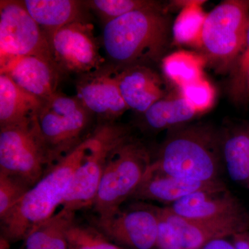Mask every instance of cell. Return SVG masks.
Returning a JSON list of instances; mask_svg holds the SVG:
<instances>
[{
	"mask_svg": "<svg viewBox=\"0 0 249 249\" xmlns=\"http://www.w3.org/2000/svg\"><path fill=\"white\" fill-rule=\"evenodd\" d=\"M151 163L146 148L131 138L116 147L108 158L93 205L97 216L120 209L142 183Z\"/></svg>",
	"mask_w": 249,
	"mask_h": 249,
	"instance_id": "obj_6",
	"label": "cell"
},
{
	"mask_svg": "<svg viewBox=\"0 0 249 249\" xmlns=\"http://www.w3.org/2000/svg\"><path fill=\"white\" fill-rule=\"evenodd\" d=\"M93 226L118 245L135 249L155 248L158 217L154 207L121 210L97 216Z\"/></svg>",
	"mask_w": 249,
	"mask_h": 249,
	"instance_id": "obj_11",
	"label": "cell"
},
{
	"mask_svg": "<svg viewBox=\"0 0 249 249\" xmlns=\"http://www.w3.org/2000/svg\"><path fill=\"white\" fill-rule=\"evenodd\" d=\"M182 95L168 94L149 108L142 115L149 128L163 130L175 128L198 115Z\"/></svg>",
	"mask_w": 249,
	"mask_h": 249,
	"instance_id": "obj_20",
	"label": "cell"
},
{
	"mask_svg": "<svg viewBox=\"0 0 249 249\" xmlns=\"http://www.w3.org/2000/svg\"><path fill=\"white\" fill-rule=\"evenodd\" d=\"M178 91L198 114L209 110L215 98L213 86L204 78L179 88Z\"/></svg>",
	"mask_w": 249,
	"mask_h": 249,
	"instance_id": "obj_27",
	"label": "cell"
},
{
	"mask_svg": "<svg viewBox=\"0 0 249 249\" xmlns=\"http://www.w3.org/2000/svg\"><path fill=\"white\" fill-rule=\"evenodd\" d=\"M93 117L77 96L58 91L44 101L34 122L52 164L56 165L91 135Z\"/></svg>",
	"mask_w": 249,
	"mask_h": 249,
	"instance_id": "obj_4",
	"label": "cell"
},
{
	"mask_svg": "<svg viewBox=\"0 0 249 249\" xmlns=\"http://www.w3.org/2000/svg\"><path fill=\"white\" fill-rule=\"evenodd\" d=\"M91 143L77 168L62 201V209L76 213L93 206L111 151L130 138L127 127L115 122L101 123L91 135Z\"/></svg>",
	"mask_w": 249,
	"mask_h": 249,
	"instance_id": "obj_7",
	"label": "cell"
},
{
	"mask_svg": "<svg viewBox=\"0 0 249 249\" xmlns=\"http://www.w3.org/2000/svg\"><path fill=\"white\" fill-rule=\"evenodd\" d=\"M0 249H11L10 242L2 236L0 237Z\"/></svg>",
	"mask_w": 249,
	"mask_h": 249,
	"instance_id": "obj_34",
	"label": "cell"
},
{
	"mask_svg": "<svg viewBox=\"0 0 249 249\" xmlns=\"http://www.w3.org/2000/svg\"><path fill=\"white\" fill-rule=\"evenodd\" d=\"M24 7L46 35L67 24L87 22L88 8L77 0H24Z\"/></svg>",
	"mask_w": 249,
	"mask_h": 249,
	"instance_id": "obj_19",
	"label": "cell"
},
{
	"mask_svg": "<svg viewBox=\"0 0 249 249\" xmlns=\"http://www.w3.org/2000/svg\"><path fill=\"white\" fill-rule=\"evenodd\" d=\"M169 209L178 215L191 220L249 224L245 209L227 190L195 193L174 203Z\"/></svg>",
	"mask_w": 249,
	"mask_h": 249,
	"instance_id": "obj_13",
	"label": "cell"
},
{
	"mask_svg": "<svg viewBox=\"0 0 249 249\" xmlns=\"http://www.w3.org/2000/svg\"><path fill=\"white\" fill-rule=\"evenodd\" d=\"M203 2L191 1L183 4L172 28L174 40L176 43L200 48L203 28L208 14L201 6Z\"/></svg>",
	"mask_w": 249,
	"mask_h": 249,
	"instance_id": "obj_24",
	"label": "cell"
},
{
	"mask_svg": "<svg viewBox=\"0 0 249 249\" xmlns=\"http://www.w3.org/2000/svg\"><path fill=\"white\" fill-rule=\"evenodd\" d=\"M231 95L236 102H245L249 98V64L233 70L231 83Z\"/></svg>",
	"mask_w": 249,
	"mask_h": 249,
	"instance_id": "obj_30",
	"label": "cell"
},
{
	"mask_svg": "<svg viewBox=\"0 0 249 249\" xmlns=\"http://www.w3.org/2000/svg\"><path fill=\"white\" fill-rule=\"evenodd\" d=\"M170 29L169 17L160 9L139 10L104 24L101 42L109 65L151 67L164 58Z\"/></svg>",
	"mask_w": 249,
	"mask_h": 249,
	"instance_id": "obj_1",
	"label": "cell"
},
{
	"mask_svg": "<svg viewBox=\"0 0 249 249\" xmlns=\"http://www.w3.org/2000/svg\"><path fill=\"white\" fill-rule=\"evenodd\" d=\"M53 166L34 121L29 124L1 127L0 173L17 178L32 188Z\"/></svg>",
	"mask_w": 249,
	"mask_h": 249,
	"instance_id": "obj_8",
	"label": "cell"
},
{
	"mask_svg": "<svg viewBox=\"0 0 249 249\" xmlns=\"http://www.w3.org/2000/svg\"><path fill=\"white\" fill-rule=\"evenodd\" d=\"M43 104L6 73H0V127L32 124Z\"/></svg>",
	"mask_w": 249,
	"mask_h": 249,
	"instance_id": "obj_18",
	"label": "cell"
},
{
	"mask_svg": "<svg viewBox=\"0 0 249 249\" xmlns=\"http://www.w3.org/2000/svg\"><path fill=\"white\" fill-rule=\"evenodd\" d=\"M6 73L27 92L46 101L58 92L65 76L52 59L40 55H27L11 60L1 66Z\"/></svg>",
	"mask_w": 249,
	"mask_h": 249,
	"instance_id": "obj_14",
	"label": "cell"
},
{
	"mask_svg": "<svg viewBox=\"0 0 249 249\" xmlns=\"http://www.w3.org/2000/svg\"><path fill=\"white\" fill-rule=\"evenodd\" d=\"M165 76L178 89L204 78L206 59L200 54L178 51L162 59Z\"/></svg>",
	"mask_w": 249,
	"mask_h": 249,
	"instance_id": "obj_23",
	"label": "cell"
},
{
	"mask_svg": "<svg viewBox=\"0 0 249 249\" xmlns=\"http://www.w3.org/2000/svg\"><path fill=\"white\" fill-rule=\"evenodd\" d=\"M222 150L230 178L249 188V129H237L228 134Z\"/></svg>",
	"mask_w": 249,
	"mask_h": 249,
	"instance_id": "obj_22",
	"label": "cell"
},
{
	"mask_svg": "<svg viewBox=\"0 0 249 249\" xmlns=\"http://www.w3.org/2000/svg\"><path fill=\"white\" fill-rule=\"evenodd\" d=\"M160 213L174 226L182 249H202L211 241L247 231L249 224L191 220L175 214L169 207L159 208Z\"/></svg>",
	"mask_w": 249,
	"mask_h": 249,
	"instance_id": "obj_17",
	"label": "cell"
},
{
	"mask_svg": "<svg viewBox=\"0 0 249 249\" xmlns=\"http://www.w3.org/2000/svg\"><path fill=\"white\" fill-rule=\"evenodd\" d=\"M112 69L129 109L142 115L154 103L168 95L163 78L152 67L135 65Z\"/></svg>",
	"mask_w": 249,
	"mask_h": 249,
	"instance_id": "obj_15",
	"label": "cell"
},
{
	"mask_svg": "<svg viewBox=\"0 0 249 249\" xmlns=\"http://www.w3.org/2000/svg\"><path fill=\"white\" fill-rule=\"evenodd\" d=\"M76 213L60 209L28 234L20 249H68L67 231L75 221Z\"/></svg>",
	"mask_w": 249,
	"mask_h": 249,
	"instance_id": "obj_21",
	"label": "cell"
},
{
	"mask_svg": "<svg viewBox=\"0 0 249 249\" xmlns=\"http://www.w3.org/2000/svg\"><path fill=\"white\" fill-rule=\"evenodd\" d=\"M68 249H124L112 243L95 226L73 224L67 231Z\"/></svg>",
	"mask_w": 249,
	"mask_h": 249,
	"instance_id": "obj_26",
	"label": "cell"
},
{
	"mask_svg": "<svg viewBox=\"0 0 249 249\" xmlns=\"http://www.w3.org/2000/svg\"><path fill=\"white\" fill-rule=\"evenodd\" d=\"M31 188L18 178L0 173V218L4 217Z\"/></svg>",
	"mask_w": 249,
	"mask_h": 249,
	"instance_id": "obj_28",
	"label": "cell"
},
{
	"mask_svg": "<svg viewBox=\"0 0 249 249\" xmlns=\"http://www.w3.org/2000/svg\"><path fill=\"white\" fill-rule=\"evenodd\" d=\"M52 60L65 75L78 76L100 70L106 65L91 24L76 22L46 35Z\"/></svg>",
	"mask_w": 249,
	"mask_h": 249,
	"instance_id": "obj_10",
	"label": "cell"
},
{
	"mask_svg": "<svg viewBox=\"0 0 249 249\" xmlns=\"http://www.w3.org/2000/svg\"><path fill=\"white\" fill-rule=\"evenodd\" d=\"M224 190L225 186L219 180L204 182L166 175L149 168L142 183L131 197L173 204L199 192Z\"/></svg>",
	"mask_w": 249,
	"mask_h": 249,
	"instance_id": "obj_16",
	"label": "cell"
},
{
	"mask_svg": "<svg viewBox=\"0 0 249 249\" xmlns=\"http://www.w3.org/2000/svg\"><path fill=\"white\" fill-rule=\"evenodd\" d=\"M27 55H40L52 60L47 37L24 7L22 1L1 0L0 67Z\"/></svg>",
	"mask_w": 249,
	"mask_h": 249,
	"instance_id": "obj_9",
	"label": "cell"
},
{
	"mask_svg": "<svg viewBox=\"0 0 249 249\" xmlns=\"http://www.w3.org/2000/svg\"><path fill=\"white\" fill-rule=\"evenodd\" d=\"M202 249H235V247L232 243L222 238L211 241Z\"/></svg>",
	"mask_w": 249,
	"mask_h": 249,
	"instance_id": "obj_33",
	"label": "cell"
},
{
	"mask_svg": "<svg viewBox=\"0 0 249 249\" xmlns=\"http://www.w3.org/2000/svg\"><path fill=\"white\" fill-rule=\"evenodd\" d=\"M249 24V1L227 0L206 16L200 49L206 62L227 71L243 52Z\"/></svg>",
	"mask_w": 249,
	"mask_h": 249,
	"instance_id": "obj_5",
	"label": "cell"
},
{
	"mask_svg": "<svg viewBox=\"0 0 249 249\" xmlns=\"http://www.w3.org/2000/svg\"><path fill=\"white\" fill-rule=\"evenodd\" d=\"M158 217V229L155 247L157 249H182L179 237L173 224L155 208Z\"/></svg>",
	"mask_w": 249,
	"mask_h": 249,
	"instance_id": "obj_29",
	"label": "cell"
},
{
	"mask_svg": "<svg viewBox=\"0 0 249 249\" xmlns=\"http://www.w3.org/2000/svg\"><path fill=\"white\" fill-rule=\"evenodd\" d=\"M85 2L104 24L139 10H165L163 3L152 0H89Z\"/></svg>",
	"mask_w": 249,
	"mask_h": 249,
	"instance_id": "obj_25",
	"label": "cell"
},
{
	"mask_svg": "<svg viewBox=\"0 0 249 249\" xmlns=\"http://www.w3.org/2000/svg\"><path fill=\"white\" fill-rule=\"evenodd\" d=\"M91 135L54 165L0 218L1 236L10 243L24 240L35 228L53 217L57 208L61 206L73 175L91 145Z\"/></svg>",
	"mask_w": 249,
	"mask_h": 249,
	"instance_id": "obj_2",
	"label": "cell"
},
{
	"mask_svg": "<svg viewBox=\"0 0 249 249\" xmlns=\"http://www.w3.org/2000/svg\"><path fill=\"white\" fill-rule=\"evenodd\" d=\"M219 144L217 134L208 126L176 127L150 169L204 182L217 181Z\"/></svg>",
	"mask_w": 249,
	"mask_h": 249,
	"instance_id": "obj_3",
	"label": "cell"
},
{
	"mask_svg": "<svg viewBox=\"0 0 249 249\" xmlns=\"http://www.w3.org/2000/svg\"><path fill=\"white\" fill-rule=\"evenodd\" d=\"M249 64V24L247 29V39H246V45L243 52L241 54L240 58L237 60V65H235V69H242L247 67Z\"/></svg>",
	"mask_w": 249,
	"mask_h": 249,
	"instance_id": "obj_32",
	"label": "cell"
},
{
	"mask_svg": "<svg viewBox=\"0 0 249 249\" xmlns=\"http://www.w3.org/2000/svg\"><path fill=\"white\" fill-rule=\"evenodd\" d=\"M76 89L80 102L101 123L115 122L129 109L109 64L96 71L78 76Z\"/></svg>",
	"mask_w": 249,
	"mask_h": 249,
	"instance_id": "obj_12",
	"label": "cell"
},
{
	"mask_svg": "<svg viewBox=\"0 0 249 249\" xmlns=\"http://www.w3.org/2000/svg\"><path fill=\"white\" fill-rule=\"evenodd\" d=\"M232 245L235 249H249V232H240L232 236Z\"/></svg>",
	"mask_w": 249,
	"mask_h": 249,
	"instance_id": "obj_31",
	"label": "cell"
}]
</instances>
